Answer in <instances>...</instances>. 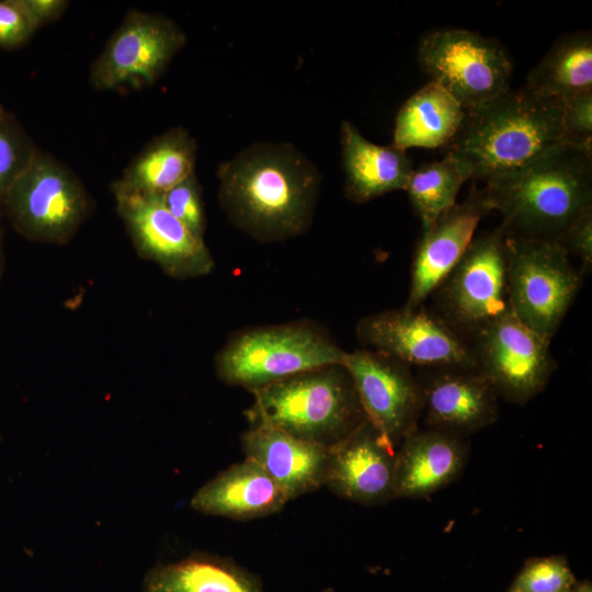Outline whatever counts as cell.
Here are the masks:
<instances>
[{"mask_svg":"<svg viewBox=\"0 0 592 592\" xmlns=\"http://www.w3.org/2000/svg\"><path fill=\"white\" fill-rule=\"evenodd\" d=\"M562 126L568 143L592 147V91L562 101Z\"/></svg>","mask_w":592,"mask_h":592,"instance_id":"f546056e","label":"cell"},{"mask_svg":"<svg viewBox=\"0 0 592 592\" xmlns=\"http://www.w3.org/2000/svg\"><path fill=\"white\" fill-rule=\"evenodd\" d=\"M565 143L562 101L538 96L522 86L466 112L446 148L469 180L486 182Z\"/></svg>","mask_w":592,"mask_h":592,"instance_id":"3957f363","label":"cell"},{"mask_svg":"<svg viewBox=\"0 0 592 592\" xmlns=\"http://www.w3.org/2000/svg\"><path fill=\"white\" fill-rule=\"evenodd\" d=\"M145 592H264L253 573L232 561L193 556L155 568Z\"/></svg>","mask_w":592,"mask_h":592,"instance_id":"d4e9b609","label":"cell"},{"mask_svg":"<svg viewBox=\"0 0 592 592\" xmlns=\"http://www.w3.org/2000/svg\"><path fill=\"white\" fill-rule=\"evenodd\" d=\"M396 452L366 421L330 448L325 486L339 497L364 505L395 499Z\"/></svg>","mask_w":592,"mask_h":592,"instance_id":"9a60e30c","label":"cell"},{"mask_svg":"<svg viewBox=\"0 0 592 592\" xmlns=\"http://www.w3.org/2000/svg\"><path fill=\"white\" fill-rule=\"evenodd\" d=\"M8 113L4 111V109L0 104V119L3 118Z\"/></svg>","mask_w":592,"mask_h":592,"instance_id":"d590c367","label":"cell"},{"mask_svg":"<svg viewBox=\"0 0 592 592\" xmlns=\"http://www.w3.org/2000/svg\"><path fill=\"white\" fill-rule=\"evenodd\" d=\"M422 70L470 112L510 90L512 60L491 38L458 27L436 29L420 41Z\"/></svg>","mask_w":592,"mask_h":592,"instance_id":"ba28073f","label":"cell"},{"mask_svg":"<svg viewBox=\"0 0 592 592\" xmlns=\"http://www.w3.org/2000/svg\"><path fill=\"white\" fill-rule=\"evenodd\" d=\"M524 87L538 96L561 101L592 91L591 31H576L556 38L528 72Z\"/></svg>","mask_w":592,"mask_h":592,"instance_id":"cb8c5ba5","label":"cell"},{"mask_svg":"<svg viewBox=\"0 0 592 592\" xmlns=\"http://www.w3.org/2000/svg\"><path fill=\"white\" fill-rule=\"evenodd\" d=\"M185 43V33L171 19L129 11L92 62L90 83L103 91L147 88L162 76Z\"/></svg>","mask_w":592,"mask_h":592,"instance_id":"30bf717a","label":"cell"},{"mask_svg":"<svg viewBox=\"0 0 592 592\" xmlns=\"http://www.w3.org/2000/svg\"><path fill=\"white\" fill-rule=\"evenodd\" d=\"M36 30L20 0H0V46H21Z\"/></svg>","mask_w":592,"mask_h":592,"instance_id":"4dcf8cb0","label":"cell"},{"mask_svg":"<svg viewBox=\"0 0 592 592\" xmlns=\"http://www.w3.org/2000/svg\"><path fill=\"white\" fill-rule=\"evenodd\" d=\"M343 366L366 420L396 447L417 429L424 403L421 382L405 363L371 349L348 352Z\"/></svg>","mask_w":592,"mask_h":592,"instance_id":"4fadbf2b","label":"cell"},{"mask_svg":"<svg viewBox=\"0 0 592 592\" xmlns=\"http://www.w3.org/2000/svg\"><path fill=\"white\" fill-rule=\"evenodd\" d=\"M570 254L581 262V273L588 274L592 270V205L581 210L568 225L559 242Z\"/></svg>","mask_w":592,"mask_h":592,"instance_id":"1f68e13d","label":"cell"},{"mask_svg":"<svg viewBox=\"0 0 592 592\" xmlns=\"http://www.w3.org/2000/svg\"><path fill=\"white\" fill-rule=\"evenodd\" d=\"M467 460L462 436L429 428L410 432L396 452L395 498H425L453 482Z\"/></svg>","mask_w":592,"mask_h":592,"instance_id":"d6986e66","label":"cell"},{"mask_svg":"<svg viewBox=\"0 0 592 592\" xmlns=\"http://www.w3.org/2000/svg\"><path fill=\"white\" fill-rule=\"evenodd\" d=\"M358 340L406 365L477 368L473 345L441 316L422 306L377 312L356 326Z\"/></svg>","mask_w":592,"mask_h":592,"instance_id":"8fae6325","label":"cell"},{"mask_svg":"<svg viewBox=\"0 0 592 592\" xmlns=\"http://www.w3.org/2000/svg\"><path fill=\"white\" fill-rule=\"evenodd\" d=\"M246 457L254 460L287 500L325 486L330 448L269 425H251L242 437Z\"/></svg>","mask_w":592,"mask_h":592,"instance_id":"ac0fdd59","label":"cell"},{"mask_svg":"<svg viewBox=\"0 0 592 592\" xmlns=\"http://www.w3.org/2000/svg\"><path fill=\"white\" fill-rule=\"evenodd\" d=\"M468 180L463 166L447 153L442 160L412 170L405 191L420 218L422 231L456 204L457 194Z\"/></svg>","mask_w":592,"mask_h":592,"instance_id":"484cf974","label":"cell"},{"mask_svg":"<svg viewBox=\"0 0 592 592\" xmlns=\"http://www.w3.org/2000/svg\"><path fill=\"white\" fill-rule=\"evenodd\" d=\"M218 202L234 226L261 242L304 234L312 223L321 174L297 147L257 141L217 168Z\"/></svg>","mask_w":592,"mask_h":592,"instance_id":"6da1fadb","label":"cell"},{"mask_svg":"<svg viewBox=\"0 0 592 592\" xmlns=\"http://www.w3.org/2000/svg\"><path fill=\"white\" fill-rule=\"evenodd\" d=\"M473 339L477 369L506 401H530L545 388L556 367L550 342L523 323L510 307Z\"/></svg>","mask_w":592,"mask_h":592,"instance_id":"7c38bea8","label":"cell"},{"mask_svg":"<svg viewBox=\"0 0 592 592\" xmlns=\"http://www.w3.org/2000/svg\"><path fill=\"white\" fill-rule=\"evenodd\" d=\"M197 144L183 127L155 137L113 182V195H161L195 173Z\"/></svg>","mask_w":592,"mask_h":592,"instance_id":"7402d4cb","label":"cell"},{"mask_svg":"<svg viewBox=\"0 0 592 592\" xmlns=\"http://www.w3.org/2000/svg\"><path fill=\"white\" fill-rule=\"evenodd\" d=\"M466 117L462 104L440 84L429 81L399 109L392 145L409 148L447 147Z\"/></svg>","mask_w":592,"mask_h":592,"instance_id":"603a6c76","label":"cell"},{"mask_svg":"<svg viewBox=\"0 0 592 592\" xmlns=\"http://www.w3.org/2000/svg\"><path fill=\"white\" fill-rule=\"evenodd\" d=\"M441 316L464 337L474 338L509 309L504 234L500 227L474 239L432 294Z\"/></svg>","mask_w":592,"mask_h":592,"instance_id":"9c48e42d","label":"cell"},{"mask_svg":"<svg viewBox=\"0 0 592 592\" xmlns=\"http://www.w3.org/2000/svg\"><path fill=\"white\" fill-rule=\"evenodd\" d=\"M20 1L37 29L59 19L69 4L65 0Z\"/></svg>","mask_w":592,"mask_h":592,"instance_id":"d6a6232c","label":"cell"},{"mask_svg":"<svg viewBox=\"0 0 592 592\" xmlns=\"http://www.w3.org/2000/svg\"><path fill=\"white\" fill-rule=\"evenodd\" d=\"M569 592H571V590Z\"/></svg>","mask_w":592,"mask_h":592,"instance_id":"8d00e7d4","label":"cell"},{"mask_svg":"<svg viewBox=\"0 0 592 592\" xmlns=\"http://www.w3.org/2000/svg\"><path fill=\"white\" fill-rule=\"evenodd\" d=\"M576 577L563 556L528 559L508 592H569Z\"/></svg>","mask_w":592,"mask_h":592,"instance_id":"4316f807","label":"cell"},{"mask_svg":"<svg viewBox=\"0 0 592 592\" xmlns=\"http://www.w3.org/2000/svg\"><path fill=\"white\" fill-rule=\"evenodd\" d=\"M483 183L479 197L488 213L502 216L505 236L559 242L592 205V147L565 143Z\"/></svg>","mask_w":592,"mask_h":592,"instance_id":"7a4b0ae2","label":"cell"},{"mask_svg":"<svg viewBox=\"0 0 592 592\" xmlns=\"http://www.w3.org/2000/svg\"><path fill=\"white\" fill-rule=\"evenodd\" d=\"M486 214L488 210L474 187L466 201L456 203L421 231L403 307L418 308L435 292L474 240L475 230Z\"/></svg>","mask_w":592,"mask_h":592,"instance_id":"2e32d148","label":"cell"},{"mask_svg":"<svg viewBox=\"0 0 592 592\" xmlns=\"http://www.w3.org/2000/svg\"><path fill=\"white\" fill-rule=\"evenodd\" d=\"M509 307L551 341L582 283L580 270L558 242L504 235Z\"/></svg>","mask_w":592,"mask_h":592,"instance_id":"52a82bcc","label":"cell"},{"mask_svg":"<svg viewBox=\"0 0 592 592\" xmlns=\"http://www.w3.org/2000/svg\"><path fill=\"white\" fill-rule=\"evenodd\" d=\"M343 351L312 322H291L246 329L217 353V376L251 392L293 375L343 365Z\"/></svg>","mask_w":592,"mask_h":592,"instance_id":"5b68a950","label":"cell"},{"mask_svg":"<svg viewBox=\"0 0 592 592\" xmlns=\"http://www.w3.org/2000/svg\"><path fill=\"white\" fill-rule=\"evenodd\" d=\"M38 148L9 113L0 119V206Z\"/></svg>","mask_w":592,"mask_h":592,"instance_id":"83f0119b","label":"cell"},{"mask_svg":"<svg viewBox=\"0 0 592 592\" xmlns=\"http://www.w3.org/2000/svg\"><path fill=\"white\" fill-rule=\"evenodd\" d=\"M344 194L354 203H366L384 194L406 190L413 170L407 151L390 144L367 140L350 122L340 126Z\"/></svg>","mask_w":592,"mask_h":592,"instance_id":"ffe728a7","label":"cell"},{"mask_svg":"<svg viewBox=\"0 0 592 592\" xmlns=\"http://www.w3.org/2000/svg\"><path fill=\"white\" fill-rule=\"evenodd\" d=\"M246 414L251 425H269L331 448L366 417L343 365L303 372L252 391Z\"/></svg>","mask_w":592,"mask_h":592,"instance_id":"277c9868","label":"cell"},{"mask_svg":"<svg viewBox=\"0 0 592 592\" xmlns=\"http://www.w3.org/2000/svg\"><path fill=\"white\" fill-rule=\"evenodd\" d=\"M166 208L193 235L204 239L206 217L202 189L196 173L191 174L160 195Z\"/></svg>","mask_w":592,"mask_h":592,"instance_id":"f1b7e54d","label":"cell"},{"mask_svg":"<svg viewBox=\"0 0 592 592\" xmlns=\"http://www.w3.org/2000/svg\"><path fill=\"white\" fill-rule=\"evenodd\" d=\"M571 592H592V584L589 580L576 582L571 589Z\"/></svg>","mask_w":592,"mask_h":592,"instance_id":"e575fe53","label":"cell"},{"mask_svg":"<svg viewBox=\"0 0 592 592\" xmlns=\"http://www.w3.org/2000/svg\"><path fill=\"white\" fill-rule=\"evenodd\" d=\"M3 215L2 207L0 206V282L3 276L4 272V252H3V234H2V226H1V217Z\"/></svg>","mask_w":592,"mask_h":592,"instance_id":"836d02e7","label":"cell"},{"mask_svg":"<svg viewBox=\"0 0 592 592\" xmlns=\"http://www.w3.org/2000/svg\"><path fill=\"white\" fill-rule=\"evenodd\" d=\"M288 502L282 489L254 460L234 464L202 486L190 505L205 514L249 520L280 511Z\"/></svg>","mask_w":592,"mask_h":592,"instance_id":"44dd1931","label":"cell"},{"mask_svg":"<svg viewBox=\"0 0 592 592\" xmlns=\"http://www.w3.org/2000/svg\"><path fill=\"white\" fill-rule=\"evenodd\" d=\"M92 198L67 166L37 149L9 189L2 210L25 239L66 244L92 212Z\"/></svg>","mask_w":592,"mask_h":592,"instance_id":"8992f818","label":"cell"},{"mask_svg":"<svg viewBox=\"0 0 592 592\" xmlns=\"http://www.w3.org/2000/svg\"><path fill=\"white\" fill-rule=\"evenodd\" d=\"M421 384L425 422L431 429L463 437L498 417V395L477 368L435 369Z\"/></svg>","mask_w":592,"mask_h":592,"instance_id":"e0dca14e","label":"cell"},{"mask_svg":"<svg viewBox=\"0 0 592 592\" xmlns=\"http://www.w3.org/2000/svg\"><path fill=\"white\" fill-rule=\"evenodd\" d=\"M114 200L140 258L173 278L202 277L213 271L215 263L205 240L178 220L160 195H114Z\"/></svg>","mask_w":592,"mask_h":592,"instance_id":"5bb4252c","label":"cell"}]
</instances>
